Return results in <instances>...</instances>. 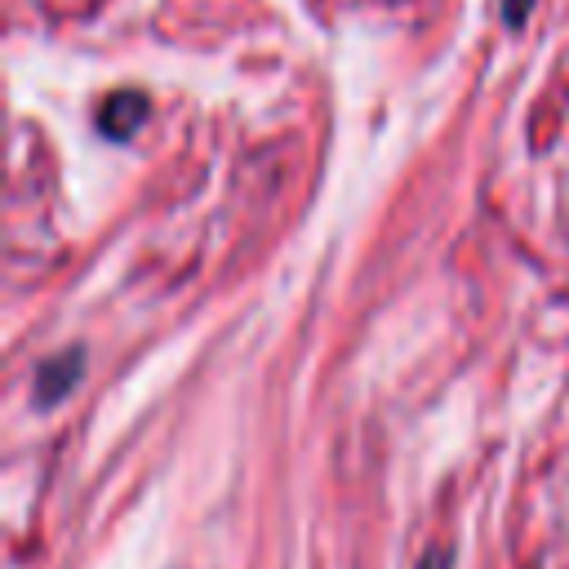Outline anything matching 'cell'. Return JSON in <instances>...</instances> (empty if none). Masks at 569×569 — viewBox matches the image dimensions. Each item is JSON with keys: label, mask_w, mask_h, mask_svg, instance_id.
I'll list each match as a JSON object with an SVG mask.
<instances>
[{"label": "cell", "mask_w": 569, "mask_h": 569, "mask_svg": "<svg viewBox=\"0 0 569 569\" xmlns=\"http://www.w3.org/2000/svg\"><path fill=\"white\" fill-rule=\"evenodd\" d=\"M80 378V351H62L58 360H49L40 373H36V387H40V400L53 405L58 396L71 391V382Z\"/></svg>", "instance_id": "7a4b0ae2"}, {"label": "cell", "mask_w": 569, "mask_h": 569, "mask_svg": "<svg viewBox=\"0 0 569 569\" xmlns=\"http://www.w3.org/2000/svg\"><path fill=\"white\" fill-rule=\"evenodd\" d=\"M142 98L133 93V89H116L107 102H102V111H98V129L107 133V138H129L133 129H138V120H142Z\"/></svg>", "instance_id": "6da1fadb"}]
</instances>
